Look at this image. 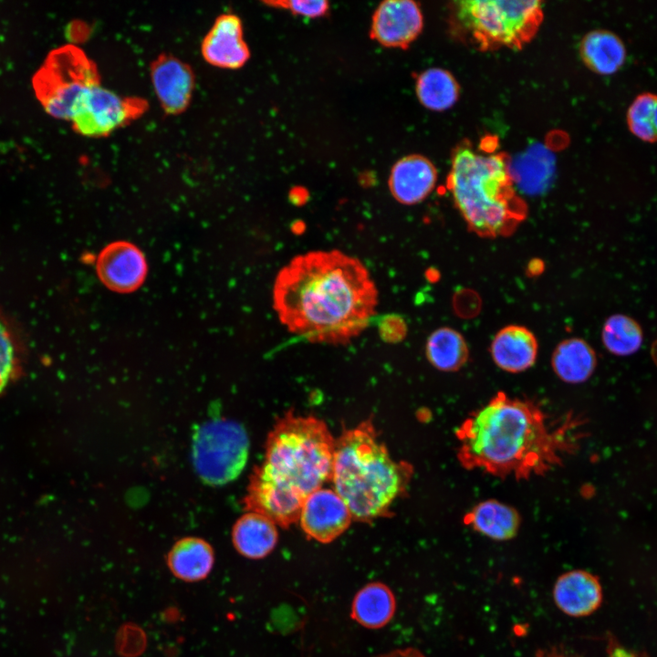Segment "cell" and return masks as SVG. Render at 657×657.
Wrapping results in <instances>:
<instances>
[{"mask_svg": "<svg viewBox=\"0 0 657 657\" xmlns=\"http://www.w3.org/2000/svg\"><path fill=\"white\" fill-rule=\"evenodd\" d=\"M377 305L378 290L366 266L339 250L293 257L273 287L280 322L312 343L350 342L368 327Z\"/></svg>", "mask_w": 657, "mask_h": 657, "instance_id": "6da1fadb", "label": "cell"}, {"mask_svg": "<svg viewBox=\"0 0 657 657\" xmlns=\"http://www.w3.org/2000/svg\"><path fill=\"white\" fill-rule=\"evenodd\" d=\"M578 425L571 414L551 419L534 402L498 392L456 429L457 459L501 478L542 475L575 450Z\"/></svg>", "mask_w": 657, "mask_h": 657, "instance_id": "7a4b0ae2", "label": "cell"}, {"mask_svg": "<svg viewBox=\"0 0 657 657\" xmlns=\"http://www.w3.org/2000/svg\"><path fill=\"white\" fill-rule=\"evenodd\" d=\"M334 449L323 421L287 412L270 431L265 459L250 477L246 508L286 528L298 521L306 498L331 480Z\"/></svg>", "mask_w": 657, "mask_h": 657, "instance_id": "3957f363", "label": "cell"}, {"mask_svg": "<svg viewBox=\"0 0 657 657\" xmlns=\"http://www.w3.org/2000/svg\"><path fill=\"white\" fill-rule=\"evenodd\" d=\"M412 474L409 463L391 456L371 419L344 429L335 440L331 481L356 521L389 516Z\"/></svg>", "mask_w": 657, "mask_h": 657, "instance_id": "277c9868", "label": "cell"}, {"mask_svg": "<svg viewBox=\"0 0 657 657\" xmlns=\"http://www.w3.org/2000/svg\"><path fill=\"white\" fill-rule=\"evenodd\" d=\"M447 188L469 230L481 237L510 235L527 217L501 151L462 141L452 153Z\"/></svg>", "mask_w": 657, "mask_h": 657, "instance_id": "5b68a950", "label": "cell"}, {"mask_svg": "<svg viewBox=\"0 0 657 657\" xmlns=\"http://www.w3.org/2000/svg\"><path fill=\"white\" fill-rule=\"evenodd\" d=\"M542 19V2L535 0H464L450 7L454 35L482 51L521 48L534 37Z\"/></svg>", "mask_w": 657, "mask_h": 657, "instance_id": "8992f818", "label": "cell"}, {"mask_svg": "<svg viewBox=\"0 0 657 657\" xmlns=\"http://www.w3.org/2000/svg\"><path fill=\"white\" fill-rule=\"evenodd\" d=\"M36 94L52 117L70 120L83 94L99 84L96 65L78 47L68 45L52 51L33 79Z\"/></svg>", "mask_w": 657, "mask_h": 657, "instance_id": "52a82bcc", "label": "cell"}, {"mask_svg": "<svg viewBox=\"0 0 657 657\" xmlns=\"http://www.w3.org/2000/svg\"><path fill=\"white\" fill-rule=\"evenodd\" d=\"M248 451V436L241 424L228 419L211 420L194 433L193 463L203 481L222 485L240 474Z\"/></svg>", "mask_w": 657, "mask_h": 657, "instance_id": "ba28073f", "label": "cell"}, {"mask_svg": "<svg viewBox=\"0 0 657 657\" xmlns=\"http://www.w3.org/2000/svg\"><path fill=\"white\" fill-rule=\"evenodd\" d=\"M146 108L141 98H124L97 84L80 98L70 121L84 136L103 137L141 116Z\"/></svg>", "mask_w": 657, "mask_h": 657, "instance_id": "9c48e42d", "label": "cell"}, {"mask_svg": "<svg viewBox=\"0 0 657 657\" xmlns=\"http://www.w3.org/2000/svg\"><path fill=\"white\" fill-rule=\"evenodd\" d=\"M298 520L309 538L329 543L347 530L353 518L335 490L321 487L306 498Z\"/></svg>", "mask_w": 657, "mask_h": 657, "instance_id": "30bf717a", "label": "cell"}, {"mask_svg": "<svg viewBox=\"0 0 657 657\" xmlns=\"http://www.w3.org/2000/svg\"><path fill=\"white\" fill-rule=\"evenodd\" d=\"M96 272L101 283L110 290L130 293L137 290L147 275L143 253L128 241H115L99 254Z\"/></svg>", "mask_w": 657, "mask_h": 657, "instance_id": "8fae6325", "label": "cell"}, {"mask_svg": "<svg viewBox=\"0 0 657 657\" xmlns=\"http://www.w3.org/2000/svg\"><path fill=\"white\" fill-rule=\"evenodd\" d=\"M419 5L411 0L381 3L371 18L370 36L383 47L406 48L422 30Z\"/></svg>", "mask_w": 657, "mask_h": 657, "instance_id": "7c38bea8", "label": "cell"}, {"mask_svg": "<svg viewBox=\"0 0 657 657\" xmlns=\"http://www.w3.org/2000/svg\"><path fill=\"white\" fill-rule=\"evenodd\" d=\"M204 60L212 66L236 69L249 59L250 51L244 40L240 18L234 14H223L205 35L202 46Z\"/></svg>", "mask_w": 657, "mask_h": 657, "instance_id": "4fadbf2b", "label": "cell"}, {"mask_svg": "<svg viewBox=\"0 0 657 657\" xmlns=\"http://www.w3.org/2000/svg\"><path fill=\"white\" fill-rule=\"evenodd\" d=\"M151 78L155 94L166 113L179 114L187 109L194 88V76L189 65L163 54L152 62Z\"/></svg>", "mask_w": 657, "mask_h": 657, "instance_id": "5bb4252c", "label": "cell"}, {"mask_svg": "<svg viewBox=\"0 0 657 657\" xmlns=\"http://www.w3.org/2000/svg\"><path fill=\"white\" fill-rule=\"evenodd\" d=\"M436 181L437 171L433 162L422 155L411 154L394 163L388 186L397 202L412 205L421 203L432 193Z\"/></svg>", "mask_w": 657, "mask_h": 657, "instance_id": "9a60e30c", "label": "cell"}, {"mask_svg": "<svg viewBox=\"0 0 657 657\" xmlns=\"http://www.w3.org/2000/svg\"><path fill=\"white\" fill-rule=\"evenodd\" d=\"M553 599L563 613L571 617H583L600 607L602 589L594 575L575 569L558 578L553 588Z\"/></svg>", "mask_w": 657, "mask_h": 657, "instance_id": "2e32d148", "label": "cell"}, {"mask_svg": "<svg viewBox=\"0 0 657 657\" xmlns=\"http://www.w3.org/2000/svg\"><path fill=\"white\" fill-rule=\"evenodd\" d=\"M538 344L534 333L521 325L502 328L494 337L491 357L501 370L518 373L532 367L537 360Z\"/></svg>", "mask_w": 657, "mask_h": 657, "instance_id": "e0dca14e", "label": "cell"}, {"mask_svg": "<svg viewBox=\"0 0 657 657\" xmlns=\"http://www.w3.org/2000/svg\"><path fill=\"white\" fill-rule=\"evenodd\" d=\"M464 523L474 531L497 541L513 538L520 527L517 510L495 499L475 505L464 516Z\"/></svg>", "mask_w": 657, "mask_h": 657, "instance_id": "ac0fdd59", "label": "cell"}, {"mask_svg": "<svg viewBox=\"0 0 657 657\" xmlns=\"http://www.w3.org/2000/svg\"><path fill=\"white\" fill-rule=\"evenodd\" d=\"M277 538L276 524L267 516L251 511L235 522L232 532L235 549L253 559L267 556L275 548Z\"/></svg>", "mask_w": 657, "mask_h": 657, "instance_id": "d6986e66", "label": "cell"}, {"mask_svg": "<svg viewBox=\"0 0 657 657\" xmlns=\"http://www.w3.org/2000/svg\"><path fill=\"white\" fill-rule=\"evenodd\" d=\"M214 554L205 540L188 537L177 541L168 554L167 563L172 573L181 580L195 582L211 572Z\"/></svg>", "mask_w": 657, "mask_h": 657, "instance_id": "ffe728a7", "label": "cell"}, {"mask_svg": "<svg viewBox=\"0 0 657 657\" xmlns=\"http://www.w3.org/2000/svg\"><path fill=\"white\" fill-rule=\"evenodd\" d=\"M555 374L568 383H581L589 380L597 366V356L592 347L579 338H569L559 342L551 356Z\"/></svg>", "mask_w": 657, "mask_h": 657, "instance_id": "44dd1931", "label": "cell"}, {"mask_svg": "<svg viewBox=\"0 0 657 657\" xmlns=\"http://www.w3.org/2000/svg\"><path fill=\"white\" fill-rule=\"evenodd\" d=\"M579 53L585 65L600 75L617 72L626 59V48L621 39L604 29L589 32L580 42Z\"/></svg>", "mask_w": 657, "mask_h": 657, "instance_id": "7402d4cb", "label": "cell"}, {"mask_svg": "<svg viewBox=\"0 0 657 657\" xmlns=\"http://www.w3.org/2000/svg\"><path fill=\"white\" fill-rule=\"evenodd\" d=\"M395 611L392 591L384 584L374 582L363 587L355 596L352 618L367 628H381L387 624Z\"/></svg>", "mask_w": 657, "mask_h": 657, "instance_id": "603a6c76", "label": "cell"}, {"mask_svg": "<svg viewBox=\"0 0 657 657\" xmlns=\"http://www.w3.org/2000/svg\"><path fill=\"white\" fill-rule=\"evenodd\" d=\"M425 355L431 365L441 371H456L468 360L469 349L464 336L454 328L442 327L427 339Z\"/></svg>", "mask_w": 657, "mask_h": 657, "instance_id": "cb8c5ba5", "label": "cell"}, {"mask_svg": "<svg viewBox=\"0 0 657 657\" xmlns=\"http://www.w3.org/2000/svg\"><path fill=\"white\" fill-rule=\"evenodd\" d=\"M415 91L423 107L430 110L443 111L453 107L457 101L459 85L448 70L431 68L417 77Z\"/></svg>", "mask_w": 657, "mask_h": 657, "instance_id": "d4e9b609", "label": "cell"}, {"mask_svg": "<svg viewBox=\"0 0 657 657\" xmlns=\"http://www.w3.org/2000/svg\"><path fill=\"white\" fill-rule=\"evenodd\" d=\"M601 340L609 352L616 356H629L641 347L642 329L632 318L624 314H614L603 324Z\"/></svg>", "mask_w": 657, "mask_h": 657, "instance_id": "484cf974", "label": "cell"}, {"mask_svg": "<svg viewBox=\"0 0 657 657\" xmlns=\"http://www.w3.org/2000/svg\"><path fill=\"white\" fill-rule=\"evenodd\" d=\"M627 124L630 131L638 139L657 142V95H638L628 109Z\"/></svg>", "mask_w": 657, "mask_h": 657, "instance_id": "4316f807", "label": "cell"}, {"mask_svg": "<svg viewBox=\"0 0 657 657\" xmlns=\"http://www.w3.org/2000/svg\"><path fill=\"white\" fill-rule=\"evenodd\" d=\"M17 365V350L13 333L6 321L0 316V392L15 374Z\"/></svg>", "mask_w": 657, "mask_h": 657, "instance_id": "83f0119b", "label": "cell"}, {"mask_svg": "<svg viewBox=\"0 0 657 657\" xmlns=\"http://www.w3.org/2000/svg\"><path fill=\"white\" fill-rule=\"evenodd\" d=\"M289 10L293 15L308 18H316L328 13L329 5L327 1H283L271 3Z\"/></svg>", "mask_w": 657, "mask_h": 657, "instance_id": "f1b7e54d", "label": "cell"}, {"mask_svg": "<svg viewBox=\"0 0 657 657\" xmlns=\"http://www.w3.org/2000/svg\"><path fill=\"white\" fill-rule=\"evenodd\" d=\"M145 637L137 627H125L119 634V650L123 655H136L143 651Z\"/></svg>", "mask_w": 657, "mask_h": 657, "instance_id": "f546056e", "label": "cell"}, {"mask_svg": "<svg viewBox=\"0 0 657 657\" xmlns=\"http://www.w3.org/2000/svg\"><path fill=\"white\" fill-rule=\"evenodd\" d=\"M381 338L388 342H399L407 334V325L403 318L398 315L385 317L380 325Z\"/></svg>", "mask_w": 657, "mask_h": 657, "instance_id": "4dcf8cb0", "label": "cell"}, {"mask_svg": "<svg viewBox=\"0 0 657 657\" xmlns=\"http://www.w3.org/2000/svg\"><path fill=\"white\" fill-rule=\"evenodd\" d=\"M378 657H425L422 652L415 649L408 648L404 650H397Z\"/></svg>", "mask_w": 657, "mask_h": 657, "instance_id": "1f68e13d", "label": "cell"}, {"mask_svg": "<svg viewBox=\"0 0 657 657\" xmlns=\"http://www.w3.org/2000/svg\"><path fill=\"white\" fill-rule=\"evenodd\" d=\"M540 657H567V656H565L563 654H559V653H551V654H547V655H541Z\"/></svg>", "mask_w": 657, "mask_h": 657, "instance_id": "d6a6232c", "label": "cell"}]
</instances>
